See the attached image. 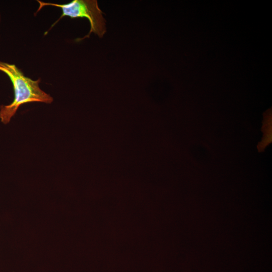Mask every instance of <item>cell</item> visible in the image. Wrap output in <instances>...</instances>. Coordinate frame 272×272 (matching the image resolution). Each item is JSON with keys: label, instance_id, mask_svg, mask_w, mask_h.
Instances as JSON below:
<instances>
[{"label": "cell", "instance_id": "obj_3", "mask_svg": "<svg viewBox=\"0 0 272 272\" xmlns=\"http://www.w3.org/2000/svg\"><path fill=\"white\" fill-rule=\"evenodd\" d=\"M1 13H0V22H1Z\"/></svg>", "mask_w": 272, "mask_h": 272}, {"label": "cell", "instance_id": "obj_1", "mask_svg": "<svg viewBox=\"0 0 272 272\" xmlns=\"http://www.w3.org/2000/svg\"><path fill=\"white\" fill-rule=\"evenodd\" d=\"M0 71L11 80L14 93L13 101L10 104L0 106V120L3 123H9L22 105L31 102L51 104L53 101V97L40 88L41 79L32 80L15 64L1 60Z\"/></svg>", "mask_w": 272, "mask_h": 272}, {"label": "cell", "instance_id": "obj_2", "mask_svg": "<svg viewBox=\"0 0 272 272\" xmlns=\"http://www.w3.org/2000/svg\"><path fill=\"white\" fill-rule=\"evenodd\" d=\"M39 6L37 12L40 11L43 7L52 6L60 8L62 14L59 18L53 24L51 28L63 17L67 16L72 19L86 18L90 23V29L86 36L77 41L89 38L92 33L102 38L106 32L105 20L103 16V13L99 7L97 0H73L64 4H58L49 2H44L37 1Z\"/></svg>", "mask_w": 272, "mask_h": 272}]
</instances>
